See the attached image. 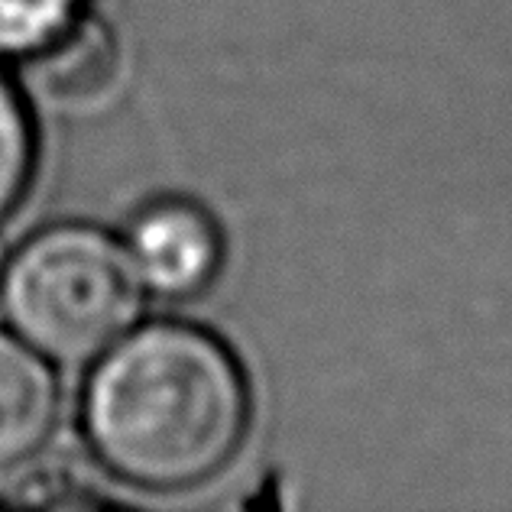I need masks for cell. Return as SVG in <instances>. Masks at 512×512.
Here are the masks:
<instances>
[{
  "label": "cell",
  "instance_id": "3",
  "mask_svg": "<svg viewBox=\"0 0 512 512\" xmlns=\"http://www.w3.org/2000/svg\"><path fill=\"white\" fill-rule=\"evenodd\" d=\"M146 289L166 299H188L218 276L221 234L198 205L163 201L143 211L127 244Z\"/></svg>",
  "mask_w": 512,
  "mask_h": 512
},
{
  "label": "cell",
  "instance_id": "7",
  "mask_svg": "<svg viewBox=\"0 0 512 512\" xmlns=\"http://www.w3.org/2000/svg\"><path fill=\"white\" fill-rule=\"evenodd\" d=\"M36 143L30 114L4 75H0V221L17 208L33 175Z\"/></svg>",
  "mask_w": 512,
  "mask_h": 512
},
{
  "label": "cell",
  "instance_id": "5",
  "mask_svg": "<svg viewBox=\"0 0 512 512\" xmlns=\"http://www.w3.org/2000/svg\"><path fill=\"white\" fill-rule=\"evenodd\" d=\"M36 88L56 104H91L111 91L120 52L111 30L98 20L78 17L69 30L56 36L46 49L30 56Z\"/></svg>",
  "mask_w": 512,
  "mask_h": 512
},
{
  "label": "cell",
  "instance_id": "2",
  "mask_svg": "<svg viewBox=\"0 0 512 512\" xmlns=\"http://www.w3.org/2000/svg\"><path fill=\"white\" fill-rule=\"evenodd\" d=\"M143 279L124 244L94 227H52L4 266L0 302L13 331L59 363L101 357L133 328Z\"/></svg>",
  "mask_w": 512,
  "mask_h": 512
},
{
  "label": "cell",
  "instance_id": "1",
  "mask_svg": "<svg viewBox=\"0 0 512 512\" xmlns=\"http://www.w3.org/2000/svg\"><path fill=\"white\" fill-rule=\"evenodd\" d=\"M247 425L250 389L234 354L172 321L107 347L85 389L91 451L143 490H188L218 477Z\"/></svg>",
  "mask_w": 512,
  "mask_h": 512
},
{
  "label": "cell",
  "instance_id": "8",
  "mask_svg": "<svg viewBox=\"0 0 512 512\" xmlns=\"http://www.w3.org/2000/svg\"><path fill=\"white\" fill-rule=\"evenodd\" d=\"M0 279H4V269H0Z\"/></svg>",
  "mask_w": 512,
  "mask_h": 512
},
{
  "label": "cell",
  "instance_id": "4",
  "mask_svg": "<svg viewBox=\"0 0 512 512\" xmlns=\"http://www.w3.org/2000/svg\"><path fill=\"white\" fill-rule=\"evenodd\" d=\"M59 419L56 373L20 334L0 331V467L30 461L46 448Z\"/></svg>",
  "mask_w": 512,
  "mask_h": 512
},
{
  "label": "cell",
  "instance_id": "6",
  "mask_svg": "<svg viewBox=\"0 0 512 512\" xmlns=\"http://www.w3.org/2000/svg\"><path fill=\"white\" fill-rule=\"evenodd\" d=\"M82 17V0H0V56L30 59Z\"/></svg>",
  "mask_w": 512,
  "mask_h": 512
}]
</instances>
